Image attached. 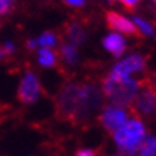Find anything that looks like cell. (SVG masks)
I'll return each mask as SVG.
<instances>
[{
	"label": "cell",
	"mask_w": 156,
	"mask_h": 156,
	"mask_svg": "<svg viewBox=\"0 0 156 156\" xmlns=\"http://www.w3.org/2000/svg\"><path fill=\"white\" fill-rule=\"evenodd\" d=\"M103 48L106 49L108 52L112 53L113 56L119 57V56H122L123 52H125L126 43H125V39H123L120 34L110 33L103 39Z\"/></svg>",
	"instance_id": "10"
},
{
	"label": "cell",
	"mask_w": 156,
	"mask_h": 156,
	"mask_svg": "<svg viewBox=\"0 0 156 156\" xmlns=\"http://www.w3.org/2000/svg\"><path fill=\"white\" fill-rule=\"evenodd\" d=\"M63 34L67 37V43L72 44H80L86 37V32L80 22H69L63 26Z\"/></svg>",
	"instance_id": "9"
},
{
	"label": "cell",
	"mask_w": 156,
	"mask_h": 156,
	"mask_svg": "<svg viewBox=\"0 0 156 156\" xmlns=\"http://www.w3.org/2000/svg\"><path fill=\"white\" fill-rule=\"evenodd\" d=\"M119 2H120V3H122L128 10H135L137 7V5H139L140 0H119Z\"/></svg>",
	"instance_id": "18"
},
{
	"label": "cell",
	"mask_w": 156,
	"mask_h": 156,
	"mask_svg": "<svg viewBox=\"0 0 156 156\" xmlns=\"http://www.w3.org/2000/svg\"><path fill=\"white\" fill-rule=\"evenodd\" d=\"M14 0H0V16H3L12 9Z\"/></svg>",
	"instance_id": "17"
},
{
	"label": "cell",
	"mask_w": 156,
	"mask_h": 156,
	"mask_svg": "<svg viewBox=\"0 0 156 156\" xmlns=\"http://www.w3.org/2000/svg\"><path fill=\"white\" fill-rule=\"evenodd\" d=\"M108 2H115V0H108Z\"/></svg>",
	"instance_id": "24"
},
{
	"label": "cell",
	"mask_w": 156,
	"mask_h": 156,
	"mask_svg": "<svg viewBox=\"0 0 156 156\" xmlns=\"http://www.w3.org/2000/svg\"><path fill=\"white\" fill-rule=\"evenodd\" d=\"M65 3L72 7H82L85 5V0H65Z\"/></svg>",
	"instance_id": "19"
},
{
	"label": "cell",
	"mask_w": 156,
	"mask_h": 156,
	"mask_svg": "<svg viewBox=\"0 0 156 156\" xmlns=\"http://www.w3.org/2000/svg\"><path fill=\"white\" fill-rule=\"evenodd\" d=\"M76 156H96V153L93 151H89V149H82L76 153Z\"/></svg>",
	"instance_id": "20"
},
{
	"label": "cell",
	"mask_w": 156,
	"mask_h": 156,
	"mask_svg": "<svg viewBox=\"0 0 156 156\" xmlns=\"http://www.w3.org/2000/svg\"><path fill=\"white\" fill-rule=\"evenodd\" d=\"M100 123L106 130L109 132H116L123 123L129 119L128 112L125 110V108H119V106H113V105H109L105 106L100 112Z\"/></svg>",
	"instance_id": "7"
},
{
	"label": "cell",
	"mask_w": 156,
	"mask_h": 156,
	"mask_svg": "<svg viewBox=\"0 0 156 156\" xmlns=\"http://www.w3.org/2000/svg\"><path fill=\"white\" fill-rule=\"evenodd\" d=\"M113 156H125V155H123V153H120V152H119V153H115Z\"/></svg>",
	"instance_id": "22"
},
{
	"label": "cell",
	"mask_w": 156,
	"mask_h": 156,
	"mask_svg": "<svg viewBox=\"0 0 156 156\" xmlns=\"http://www.w3.org/2000/svg\"><path fill=\"white\" fill-rule=\"evenodd\" d=\"M106 23L112 30H115L116 33H123V34H129V36H140L137 27L135 26L132 20H129L128 17H125L123 14L113 12V10H109L106 12Z\"/></svg>",
	"instance_id": "8"
},
{
	"label": "cell",
	"mask_w": 156,
	"mask_h": 156,
	"mask_svg": "<svg viewBox=\"0 0 156 156\" xmlns=\"http://www.w3.org/2000/svg\"><path fill=\"white\" fill-rule=\"evenodd\" d=\"M103 93L92 82H67L57 93L56 108L62 119L75 123L89 120L102 106Z\"/></svg>",
	"instance_id": "1"
},
{
	"label": "cell",
	"mask_w": 156,
	"mask_h": 156,
	"mask_svg": "<svg viewBox=\"0 0 156 156\" xmlns=\"http://www.w3.org/2000/svg\"><path fill=\"white\" fill-rule=\"evenodd\" d=\"M36 46H37V40H29L27 42L29 49H36Z\"/></svg>",
	"instance_id": "21"
},
{
	"label": "cell",
	"mask_w": 156,
	"mask_h": 156,
	"mask_svg": "<svg viewBox=\"0 0 156 156\" xmlns=\"http://www.w3.org/2000/svg\"><path fill=\"white\" fill-rule=\"evenodd\" d=\"M37 60L39 63L44 67H52L56 65L57 62V55L49 48H42L37 52Z\"/></svg>",
	"instance_id": "12"
},
{
	"label": "cell",
	"mask_w": 156,
	"mask_h": 156,
	"mask_svg": "<svg viewBox=\"0 0 156 156\" xmlns=\"http://www.w3.org/2000/svg\"><path fill=\"white\" fill-rule=\"evenodd\" d=\"M135 156H156V137H147Z\"/></svg>",
	"instance_id": "13"
},
{
	"label": "cell",
	"mask_w": 156,
	"mask_h": 156,
	"mask_svg": "<svg viewBox=\"0 0 156 156\" xmlns=\"http://www.w3.org/2000/svg\"><path fill=\"white\" fill-rule=\"evenodd\" d=\"M139 89V80L128 77V79H116L112 76H106L102 80V93L103 98L113 106L128 108L133 102V98Z\"/></svg>",
	"instance_id": "3"
},
{
	"label": "cell",
	"mask_w": 156,
	"mask_h": 156,
	"mask_svg": "<svg viewBox=\"0 0 156 156\" xmlns=\"http://www.w3.org/2000/svg\"><path fill=\"white\" fill-rule=\"evenodd\" d=\"M57 43V36L53 32H44V33L37 39V44L42 48H49L52 49Z\"/></svg>",
	"instance_id": "15"
},
{
	"label": "cell",
	"mask_w": 156,
	"mask_h": 156,
	"mask_svg": "<svg viewBox=\"0 0 156 156\" xmlns=\"http://www.w3.org/2000/svg\"><path fill=\"white\" fill-rule=\"evenodd\" d=\"M14 50V46L12 43H6L3 46H0V59H5V57L10 56Z\"/></svg>",
	"instance_id": "16"
},
{
	"label": "cell",
	"mask_w": 156,
	"mask_h": 156,
	"mask_svg": "<svg viewBox=\"0 0 156 156\" xmlns=\"http://www.w3.org/2000/svg\"><path fill=\"white\" fill-rule=\"evenodd\" d=\"M130 108L137 116L151 118L156 113V75H149L139 80V89Z\"/></svg>",
	"instance_id": "4"
},
{
	"label": "cell",
	"mask_w": 156,
	"mask_h": 156,
	"mask_svg": "<svg viewBox=\"0 0 156 156\" xmlns=\"http://www.w3.org/2000/svg\"><path fill=\"white\" fill-rule=\"evenodd\" d=\"M145 69H146V59L142 55H130L126 59L116 63L109 76L116 79H128V77H132L133 73L143 72Z\"/></svg>",
	"instance_id": "5"
},
{
	"label": "cell",
	"mask_w": 156,
	"mask_h": 156,
	"mask_svg": "<svg viewBox=\"0 0 156 156\" xmlns=\"http://www.w3.org/2000/svg\"><path fill=\"white\" fill-rule=\"evenodd\" d=\"M40 92H42V87H40L39 77L34 75L33 72H27L23 76V79H22V82L19 85V90H17L19 100L22 103H26V105L34 103L39 99Z\"/></svg>",
	"instance_id": "6"
},
{
	"label": "cell",
	"mask_w": 156,
	"mask_h": 156,
	"mask_svg": "<svg viewBox=\"0 0 156 156\" xmlns=\"http://www.w3.org/2000/svg\"><path fill=\"white\" fill-rule=\"evenodd\" d=\"M133 23H135V26L137 27V30H139V33L143 34V36H153V33H155V30H153V26H152L149 22H146L145 19H142V17H133L132 20Z\"/></svg>",
	"instance_id": "14"
},
{
	"label": "cell",
	"mask_w": 156,
	"mask_h": 156,
	"mask_svg": "<svg viewBox=\"0 0 156 156\" xmlns=\"http://www.w3.org/2000/svg\"><path fill=\"white\" fill-rule=\"evenodd\" d=\"M113 139L120 153L125 156H135L146 139L145 125L137 116L128 119L116 132H113Z\"/></svg>",
	"instance_id": "2"
},
{
	"label": "cell",
	"mask_w": 156,
	"mask_h": 156,
	"mask_svg": "<svg viewBox=\"0 0 156 156\" xmlns=\"http://www.w3.org/2000/svg\"><path fill=\"white\" fill-rule=\"evenodd\" d=\"M151 2H152V5L155 6V9H156V0H151Z\"/></svg>",
	"instance_id": "23"
},
{
	"label": "cell",
	"mask_w": 156,
	"mask_h": 156,
	"mask_svg": "<svg viewBox=\"0 0 156 156\" xmlns=\"http://www.w3.org/2000/svg\"><path fill=\"white\" fill-rule=\"evenodd\" d=\"M62 60H65L67 65H75L77 60V46L72 43H62L60 52H59Z\"/></svg>",
	"instance_id": "11"
}]
</instances>
